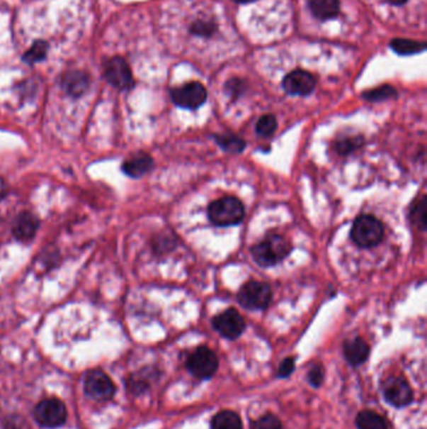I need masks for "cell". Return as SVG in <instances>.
<instances>
[{
  "label": "cell",
  "mask_w": 427,
  "mask_h": 429,
  "mask_svg": "<svg viewBox=\"0 0 427 429\" xmlns=\"http://www.w3.org/2000/svg\"><path fill=\"white\" fill-rule=\"evenodd\" d=\"M283 89L291 96H309L314 92L316 79L309 72L293 71L283 79Z\"/></svg>",
  "instance_id": "obj_12"
},
{
  "label": "cell",
  "mask_w": 427,
  "mask_h": 429,
  "mask_svg": "<svg viewBox=\"0 0 427 429\" xmlns=\"http://www.w3.org/2000/svg\"><path fill=\"white\" fill-rule=\"evenodd\" d=\"M172 101L181 108L197 109L206 102L207 91L198 82H190L182 87L174 88Z\"/></svg>",
  "instance_id": "obj_10"
},
{
  "label": "cell",
  "mask_w": 427,
  "mask_h": 429,
  "mask_svg": "<svg viewBox=\"0 0 427 429\" xmlns=\"http://www.w3.org/2000/svg\"><path fill=\"white\" fill-rule=\"evenodd\" d=\"M293 370H295V358L290 357V358L283 359V362L278 368V377L280 378H287V377L292 374Z\"/></svg>",
  "instance_id": "obj_31"
},
{
  "label": "cell",
  "mask_w": 427,
  "mask_h": 429,
  "mask_svg": "<svg viewBox=\"0 0 427 429\" xmlns=\"http://www.w3.org/2000/svg\"><path fill=\"white\" fill-rule=\"evenodd\" d=\"M384 225L371 215H361L352 225L351 239L358 247L370 249L384 239Z\"/></svg>",
  "instance_id": "obj_3"
},
{
  "label": "cell",
  "mask_w": 427,
  "mask_h": 429,
  "mask_svg": "<svg viewBox=\"0 0 427 429\" xmlns=\"http://www.w3.org/2000/svg\"><path fill=\"white\" fill-rule=\"evenodd\" d=\"M208 218L216 226L226 228L242 223L244 218V207L236 197L227 196L212 202L208 207Z\"/></svg>",
  "instance_id": "obj_2"
},
{
  "label": "cell",
  "mask_w": 427,
  "mask_h": 429,
  "mask_svg": "<svg viewBox=\"0 0 427 429\" xmlns=\"http://www.w3.org/2000/svg\"><path fill=\"white\" fill-rule=\"evenodd\" d=\"M358 429H387V424L382 416L372 411H363L356 418Z\"/></svg>",
  "instance_id": "obj_20"
},
{
  "label": "cell",
  "mask_w": 427,
  "mask_h": 429,
  "mask_svg": "<svg viewBox=\"0 0 427 429\" xmlns=\"http://www.w3.org/2000/svg\"><path fill=\"white\" fill-rule=\"evenodd\" d=\"M154 167V161L148 153L138 152L125 160L122 171L132 179H141Z\"/></svg>",
  "instance_id": "obj_15"
},
{
  "label": "cell",
  "mask_w": 427,
  "mask_h": 429,
  "mask_svg": "<svg viewBox=\"0 0 427 429\" xmlns=\"http://www.w3.org/2000/svg\"><path fill=\"white\" fill-rule=\"evenodd\" d=\"M84 391L93 401L107 402L114 397L115 386L103 370H92L84 379Z\"/></svg>",
  "instance_id": "obj_7"
},
{
  "label": "cell",
  "mask_w": 427,
  "mask_h": 429,
  "mask_svg": "<svg viewBox=\"0 0 427 429\" xmlns=\"http://www.w3.org/2000/svg\"><path fill=\"white\" fill-rule=\"evenodd\" d=\"M48 48L47 42L37 40L30 48L28 49L25 55H23V60L27 62L28 65H35L38 62H42L47 57Z\"/></svg>",
  "instance_id": "obj_23"
},
{
  "label": "cell",
  "mask_w": 427,
  "mask_h": 429,
  "mask_svg": "<svg viewBox=\"0 0 427 429\" xmlns=\"http://www.w3.org/2000/svg\"><path fill=\"white\" fill-rule=\"evenodd\" d=\"M226 91H227L229 96L232 97H239L244 91V82L239 81V79H232V81L226 83Z\"/></svg>",
  "instance_id": "obj_30"
},
{
  "label": "cell",
  "mask_w": 427,
  "mask_h": 429,
  "mask_svg": "<svg viewBox=\"0 0 427 429\" xmlns=\"http://www.w3.org/2000/svg\"><path fill=\"white\" fill-rule=\"evenodd\" d=\"M34 419L42 427L45 428H57L64 424L68 412L64 403L58 398H48L37 404L33 412Z\"/></svg>",
  "instance_id": "obj_5"
},
{
  "label": "cell",
  "mask_w": 427,
  "mask_h": 429,
  "mask_svg": "<svg viewBox=\"0 0 427 429\" xmlns=\"http://www.w3.org/2000/svg\"><path fill=\"white\" fill-rule=\"evenodd\" d=\"M103 73L106 79L118 89L128 91L135 86L130 65L120 57H114L104 62Z\"/></svg>",
  "instance_id": "obj_8"
},
{
  "label": "cell",
  "mask_w": 427,
  "mask_h": 429,
  "mask_svg": "<svg viewBox=\"0 0 427 429\" xmlns=\"http://www.w3.org/2000/svg\"><path fill=\"white\" fill-rule=\"evenodd\" d=\"M391 47L399 55H411L422 52L426 48V44L423 42H415L411 39L395 38L391 42Z\"/></svg>",
  "instance_id": "obj_22"
},
{
  "label": "cell",
  "mask_w": 427,
  "mask_h": 429,
  "mask_svg": "<svg viewBox=\"0 0 427 429\" xmlns=\"http://www.w3.org/2000/svg\"><path fill=\"white\" fill-rule=\"evenodd\" d=\"M343 355L347 362L353 367L361 365L368 360L370 355V347L363 338H355L347 340L343 345Z\"/></svg>",
  "instance_id": "obj_16"
},
{
  "label": "cell",
  "mask_w": 427,
  "mask_h": 429,
  "mask_svg": "<svg viewBox=\"0 0 427 429\" xmlns=\"http://www.w3.org/2000/svg\"><path fill=\"white\" fill-rule=\"evenodd\" d=\"M187 369L200 379H210L218 369V358L211 349L200 347L187 359Z\"/></svg>",
  "instance_id": "obj_6"
},
{
  "label": "cell",
  "mask_w": 427,
  "mask_h": 429,
  "mask_svg": "<svg viewBox=\"0 0 427 429\" xmlns=\"http://www.w3.org/2000/svg\"><path fill=\"white\" fill-rule=\"evenodd\" d=\"M365 143V138L363 136L343 137L336 142V151L340 153L341 156H347L350 153L355 152L358 148H361Z\"/></svg>",
  "instance_id": "obj_24"
},
{
  "label": "cell",
  "mask_w": 427,
  "mask_h": 429,
  "mask_svg": "<svg viewBox=\"0 0 427 429\" xmlns=\"http://www.w3.org/2000/svg\"><path fill=\"white\" fill-rule=\"evenodd\" d=\"M426 196L417 197L410 208V220L411 223L422 231L426 230Z\"/></svg>",
  "instance_id": "obj_21"
},
{
  "label": "cell",
  "mask_w": 427,
  "mask_h": 429,
  "mask_svg": "<svg viewBox=\"0 0 427 429\" xmlns=\"http://www.w3.org/2000/svg\"><path fill=\"white\" fill-rule=\"evenodd\" d=\"M211 429H244V424L236 412L222 411L212 418Z\"/></svg>",
  "instance_id": "obj_18"
},
{
  "label": "cell",
  "mask_w": 427,
  "mask_h": 429,
  "mask_svg": "<svg viewBox=\"0 0 427 429\" xmlns=\"http://www.w3.org/2000/svg\"><path fill=\"white\" fill-rule=\"evenodd\" d=\"M215 141L217 142V145L221 147L223 151L233 153V155L241 153L246 148V142H244V138H241L237 135H233V133L216 135Z\"/></svg>",
  "instance_id": "obj_19"
},
{
  "label": "cell",
  "mask_w": 427,
  "mask_h": 429,
  "mask_svg": "<svg viewBox=\"0 0 427 429\" xmlns=\"http://www.w3.org/2000/svg\"><path fill=\"white\" fill-rule=\"evenodd\" d=\"M216 30V26L210 21H198L193 23V26L190 27V33H193L195 35H203V37H210Z\"/></svg>",
  "instance_id": "obj_28"
},
{
  "label": "cell",
  "mask_w": 427,
  "mask_h": 429,
  "mask_svg": "<svg viewBox=\"0 0 427 429\" xmlns=\"http://www.w3.org/2000/svg\"><path fill=\"white\" fill-rule=\"evenodd\" d=\"M38 228L39 218L32 212L24 211L16 216L11 226V233L18 241L29 243L34 239Z\"/></svg>",
  "instance_id": "obj_13"
},
{
  "label": "cell",
  "mask_w": 427,
  "mask_h": 429,
  "mask_svg": "<svg viewBox=\"0 0 427 429\" xmlns=\"http://www.w3.org/2000/svg\"><path fill=\"white\" fill-rule=\"evenodd\" d=\"M234 1H237V3H251V1H254V0H234Z\"/></svg>",
  "instance_id": "obj_34"
},
{
  "label": "cell",
  "mask_w": 427,
  "mask_h": 429,
  "mask_svg": "<svg viewBox=\"0 0 427 429\" xmlns=\"http://www.w3.org/2000/svg\"><path fill=\"white\" fill-rule=\"evenodd\" d=\"M8 194V185H6V181L0 177V200L6 197Z\"/></svg>",
  "instance_id": "obj_32"
},
{
  "label": "cell",
  "mask_w": 427,
  "mask_h": 429,
  "mask_svg": "<svg viewBox=\"0 0 427 429\" xmlns=\"http://www.w3.org/2000/svg\"><path fill=\"white\" fill-rule=\"evenodd\" d=\"M387 1L391 3V4H394V6H400V4H404V3H406L407 0H387Z\"/></svg>",
  "instance_id": "obj_33"
},
{
  "label": "cell",
  "mask_w": 427,
  "mask_h": 429,
  "mask_svg": "<svg viewBox=\"0 0 427 429\" xmlns=\"http://www.w3.org/2000/svg\"><path fill=\"white\" fill-rule=\"evenodd\" d=\"M382 393L387 402L396 408L409 406L414 399L411 386L402 377H389L384 381Z\"/></svg>",
  "instance_id": "obj_11"
},
{
  "label": "cell",
  "mask_w": 427,
  "mask_h": 429,
  "mask_svg": "<svg viewBox=\"0 0 427 429\" xmlns=\"http://www.w3.org/2000/svg\"><path fill=\"white\" fill-rule=\"evenodd\" d=\"M324 372L321 365H314L309 372V383L314 388H319L324 383Z\"/></svg>",
  "instance_id": "obj_29"
},
{
  "label": "cell",
  "mask_w": 427,
  "mask_h": 429,
  "mask_svg": "<svg viewBox=\"0 0 427 429\" xmlns=\"http://www.w3.org/2000/svg\"><path fill=\"white\" fill-rule=\"evenodd\" d=\"M89 77L81 71H72L62 77L60 86L68 96L73 98L81 97L89 88Z\"/></svg>",
  "instance_id": "obj_14"
},
{
  "label": "cell",
  "mask_w": 427,
  "mask_h": 429,
  "mask_svg": "<svg viewBox=\"0 0 427 429\" xmlns=\"http://www.w3.org/2000/svg\"><path fill=\"white\" fill-rule=\"evenodd\" d=\"M251 429H283L281 420L273 414H266L263 417L254 420Z\"/></svg>",
  "instance_id": "obj_27"
},
{
  "label": "cell",
  "mask_w": 427,
  "mask_h": 429,
  "mask_svg": "<svg viewBox=\"0 0 427 429\" xmlns=\"http://www.w3.org/2000/svg\"><path fill=\"white\" fill-rule=\"evenodd\" d=\"M292 250L291 244L282 235H267L265 240L252 247L254 260L262 267H275L285 260Z\"/></svg>",
  "instance_id": "obj_1"
},
{
  "label": "cell",
  "mask_w": 427,
  "mask_h": 429,
  "mask_svg": "<svg viewBox=\"0 0 427 429\" xmlns=\"http://www.w3.org/2000/svg\"><path fill=\"white\" fill-rule=\"evenodd\" d=\"M309 11L319 21L335 18L340 11L338 0H309Z\"/></svg>",
  "instance_id": "obj_17"
},
{
  "label": "cell",
  "mask_w": 427,
  "mask_h": 429,
  "mask_svg": "<svg viewBox=\"0 0 427 429\" xmlns=\"http://www.w3.org/2000/svg\"><path fill=\"white\" fill-rule=\"evenodd\" d=\"M272 299V290L268 284L249 282L238 291L237 300L244 309L265 310Z\"/></svg>",
  "instance_id": "obj_4"
},
{
  "label": "cell",
  "mask_w": 427,
  "mask_h": 429,
  "mask_svg": "<svg viewBox=\"0 0 427 429\" xmlns=\"http://www.w3.org/2000/svg\"><path fill=\"white\" fill-rule=\"evenodd\" d=\"M212 325L220 335L228 340H234L244 334L246 321L236 309H228L215 316Z\"/></svg>",
  "instance_id": "obj_9"
},
{
  "label": "cell",
  "mask_w": 427,
  "mask_h": 429,
  "mask_svg": "<svg viewBox=\"0 0 427 429\" xmlns=\"http://www.w3.org/2000/svg\"><path fill=\"white\" fill-rule=\"evenodd\" d=\"M397 96L395 88L391 86H382V87L375 88L372 91L363 93V98L370 102H382L386 99H391Z\"/></svg>",
  "instance_id": "obj_25"
},
{
  "label": "cell",
  "mask_w": 427,
  "mask_h": 429,
  "mask_svg": "<svg viewBox=\"0 0 427 429\" xmlns=\"http://www.w3.org/2000/svg\"><path fill=\"white\" fill-rule=\"evenodd\" d=\"M277 128L276 117L273 114H266L262 116L257 125H256V132L261 137H271Z\"/></svg>",
  "instance_id": "obj_26"
}]
</instances>
